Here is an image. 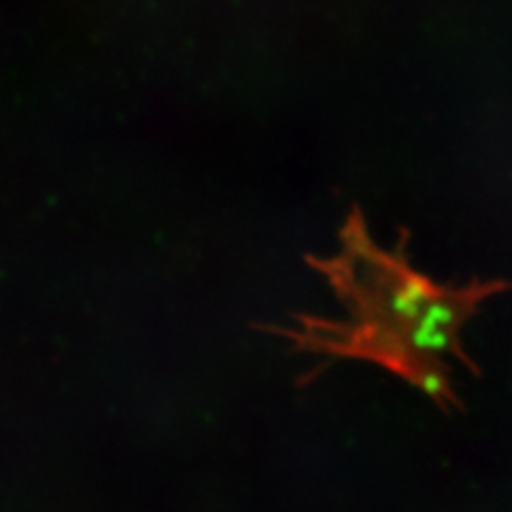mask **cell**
<instances>
[{
  "label": "cell",
  "mask_w": 512,
  "mask_h": 512,
  "mask_svg": "<svg viewBox=\"0 0 512 512\" xmlns=\"http://www.w3.org/2000/svg\"><path fill=\"white\" fill-rule=\"evenodd\" d=\"M406 246L403 233L395 248H382L371 237L361 208H352L339 229L336 252L305 259L331 286L344 316L294 314L288 325L265 331L299 355L374 363L448 412L461 406L448 361H461L478 374L461 331L485 301L508 291L510 282L440 284L412 265Z\"/></svg>",
  "instance_id": "cell-1"
}]
</instances>
